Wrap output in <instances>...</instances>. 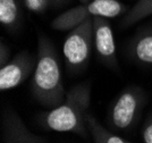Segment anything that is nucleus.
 <instances>
[{
    "label": "nucleus",
    "mask_w": 152,
    "mask_h": 143,
    "mask_svg": "<svg viewBox=\"0 0 152 143\" xmlns=\"http://www.w3.org/2000/svg\"><path fill=\"white\" fill-rule=\"evenodd\" d=\"M37 66L31 81V92L40 105L52 109L66 98L59 57L50 39L40 34L38 41Z\"/></svg>",
    "instance_id": "f03ea898"
},
{
    "label": "nucleus",
    "mask_w": 152,
    "mask_h": 143,
    "mask_svg": "<svg viewBox=\"0 0 152 143\" xmlns=\"http://www.w3.org/2000/svg\"><path fill=\"white\" fill-rule=\"evenodd\" d=\"M143 143H152V112L148 115L142 128Z\"/></svg>",
    "instance_id": "4468645a"
},
{
    "label": "nucleus",
    "mask_w": 152,
    "mask_h": 143,
    "mask_svg": "<svg viewBox=\"0 0 152 143\" xmlns=\"http://www.w3.org/2000/svg\"><path fill=\"white\" fill-rule=\"evenodd\" d=\"M9 57H10V51L8 45L1 42L0 43V67L9 62Z\"/></svg>",
    "instance_id": "2eb2a0df"
},
{
    "label": "nucleus",
    "mask_w": 152,
    "mask_h": 143,
    "mask_svg": "<svg viewBox=\"0 0 152 143\" xmlns=\"http://www.w3.org/2000/svg\"><path fill=\"white\" fill-rule=\"evenodd\" d=\"M128 10L119 0H91L59 14L51 22V27L57 31H70L89 18H114Z\"/></svg>",
    "instance_id": "7ed1b4c3"
},
{
    "label": "nucleus",
    "mask_w": 152,
    "mask_h": 143,
    "mask_svg": "<svg viewBox=\"0 0 152 143\" xmlns=\"http://www.w3.org/2000/svg\"><path fill=\"white\" fill-rule=\"evenodd\" d=\"M1 130L5 143H43L28 131L17 111L9 106L2 110Z\"/></svg>",
    "instance_id": "6e6552de"
},
{
    "label": "nucleus",
    "mask_w": 152,
    "mask_h": 143,
    "mask_svg": "<svg viewBox=\"0 0 152 143\" xmlns=\"http://www.w3.org/2000/svg\"><path fill=\"white\" fill-rule=\"evenodd\" d=\"M86 125L94 143H129L107 130L104 126H102L98 122V119L91 114L88 115Z\"/></svg>",
    "instance_id": "9b49d317"
},
{
    "label": "nucleus",
    "mask_w": 152,
    "mask_h": 143,
    "mask_svg": "<svg viewBox=\"0 0 152 143\" xmlns=\"http://www.w3.org/2000/svg\"><path fill=\"white\" fill-rule=\"evenodd\" d=\"M92 47H94L93 18H89L70 30L64 42L63 54L68 74H80L88 67Z\"/></svg>",
    "instance_id": "20e7f679"
},
{
    "label": "nucleus",
    "mask_w": 152,
    "mask_h": 143,
    "mask_svg": "<svg viewBox=\"0 0 152 143\" xmlns=\"http://www.w3.org/2000/svg\"><path fill=\"white\" fill-rule=\"evenodd\" d=\"M90 103L91 84L82 82L66 92L63 103L39 114L37 120L47 131L74 133L85 139L90 133L86 125Z\"/></svg>",
    "instance_id": "f257e3e1"
},
{
    "label": "nucleus",
    "mask_w": 152,
    "mask_h": 143,
    "mask_svg": "<svg viewBox=\"0 0 152 143\" xmlns=\"http://www.w3.org/2000/svg\"><path fill=\"white\" fill-rule=\"evenodd\" d=\"M145 103L146 93L143 89L136 85L124 89L109 109V127L116 131L129 130L139 120Z\"/></svg>",
    "instance_id": "39448f33"
},
{
    "label": "nucleus",
    "mask_w": 152,
    "mask_h": 143,
    "mask_svg": "<svg viewBox=\"0 0 152 143\" xmlns=\"http://www.w3.org/2000/svg\"><path fill=\"white\" fill-rule=\"evenodd\" d=\"M152 15V0H137L132 8L124 14L121 21V29H127Z\"/></svg>",
    "instance_id": "f8f14e48"
},
{
    "label": "nucleus",
    "mask_w": 152,
    "mask_h": 143,
    "mask_svg": "<svg viewBox=\"0 0 152 143\" xmlns=\"http://www.w3.org/2000/svg\"><path fill=\"white\" fill-rule=\"evenodd\" d=\"M127 55L139 65H152V27L135 33L127 44Z\"/></svg>",
    "instance_id": "1a4fd4ad"
},
{
    "label": "nucleus",
    "mask_w": 152,
    "mask_h": 143,
    "mask_svg": "<svg viewBox=\"0 0 152 143\" xmlns=\"http://www.w3.org/2000/svg\"><path fill=\"white\" fill-rule=\"evenodd\" d=\"M25 7L33 12L41 14L45 12V9L50 5L51 0H23Z\"/></svg>",
    "instance_id": "ddd939ff"
},
{
    "label": "nucleus",
    "mask_w": 152,
    "mask_h": 143,
    "mask_svg": "<svg viewBox=\"0 0 152 143\" xmlns=\"http://www.w3.org/2000/svg\"><path fill=\"white\" fill-rule=\"evenodd\" d=\"M38 57L23 50L0 67V90L7 91L19 87L34 72Z\"/></svg>",
    "instance_id": "423d86ee"
},
{
    "label": "nucleus",
    "mask_w": 152,
    "mask_h": 143,
    "mask_svg": "<svg viewBox=\"0 0 152 143\" xmlns=\"http://www.w3.org/2000/svg\"><path fill=\"white\" fill-rule=\"evenodd\" d=\"M94 48L101 62L113 70H118V60L116 55V43L114 33L107 18H93Z\"/></svg>",
    "instance_id": "0eeeda50"
},
{
    "label": "nucleus",
    "mask_w": 152,
    "mask_h": 143,
    "mask_svg": "<svg viewBox=\"0 0 152 143\" xmlns=\"http://www.w3.org/2000/svg\"><path fill=\"white\" fill-rule=\"evenodd\" d=\"M22 12L18 0H0V23L10 33L19 29Z\"/></svg>",
    "instance_id": "9d476101"
},
{
    "label": "nucleus",
    "mask_w": 152,
    "mask_h": 143,
    "mask_svg": "<svg viewBox=\"0 0 152 143\" xmlns=\"http://www.w3.org/2000/svg\"><path fill=\"white\" fill-rule=\"evenodd\" d=\"M51 2H55V4H57V5H61V4L67 2V0H51Z\"/></svg>",
    "instance_id": "dca6fc26"
}]
</instances>
